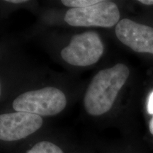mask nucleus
Returning <instances> with one entry per match:
<instances>
[{"label": "nucleus", "instance_id": "f257e3e1", "mask_svg": "<svg viewBox=\"0 0 153 153\" xmlns=\"http://www.w3.org/2000/svg\"><path fill=\"white\" fill-rule=\"evenodd\" d=\"M129 73L128 68L122 63L97 72L84 97V105L88 114L100 116L108 112L127 81Z\"/></svg>", "mask_w": 153, "mask_h": 153}, {"label": "nucleus", "instance_id": "f03ea898", "mask_svg": "<svg viewBox=\"0 0 153 153\" xmlns=\"http://www.w3.org/2000/svg\"><path fill=\"white\" fill-rule=\"evenodd\" d=\"M66 104V97L62 91L48 87L20 94L13 101V108L16 111L48 116L58 114Z\"/></svg>", "mask_w": 153, "mask_h": 153}, {"label": "nucleus", "instance_id": "7ed1b4c3", "mask_svg": "<svg viewBox=\"0 0 153 153\" xmlns=\"http://www.w3.org/2000/svg\"><path fill=\"white\" fill-rule=\"evenodd\" d=\"M119 19L120 11L116 4L106 0L85 8L70 9L65 16V21L76 27L111 28L117 25Z\"/></svg>", "mask_w": 153, "mask_h": 153}, {"label": "nucleus", "instance_id": "20e7f679", "mask_svg": "<svg viewBox=\"0 0 153 153\" xmlns=\"http://www.w3.org/2000/svg\"><path fill=\"white\" fill-rule=\"evenodd\" d=\"M104 53V45L97 32L86 31L74 36L61 57L68 64L85 67L95 64Z\"/></svg>", "mask_w": 153, "mask_h": 153}, {"label": "nucleus", "instance_id": "39448f33", "mask_svg": "<svg viewBox=\"0 0 153 153\" xmlns=\"http://www.w3.org/2000/svg\"><path fill=\"white\" fill-rule=\"evenodd\" d=\"M43 125L40 116L27 112L16 111L0 116V139L16 141L24 139L37 131Z\"/></svg>", "mask_w": 153, "mask_h": 153}, {"label": "nucleus", "instance_id": "423d86ee", "mask_svg": "<svg viewBox=\"0 0 153 153\" xmlns=\"http://www.w3.org/2000/svg\"><path fill=\"white\" fill-rule=\"evenodd\" d=\"M118 39L133 51L153 55V28L123 19L116 26Z\"/></svg>", "mask_w": 153, "mask_h": 153}, {"label": "nucleus", "instance_id": "0eeeda50", "mask_svg": "<svg viewBox=\"0 0 153 153\" xmlns=\"http://www.w3.org/2000/svg\"><path fill=\"white\" fill-rule=\"evenodd\" d=\"M26 153H64V152L54 143L41 141L36 144Z\"/></svg>", "mask_w": 153, "mask_h": 153}, {"label": "nucleus", "instance_id": "6e6552de", "mask_svg": "<svg viewBox=\"0 0 153 153\" xmlns=\"http://www.w3.org/2000/svg\"><path fill=\"white\" fill-rule=\"evenodd\" d=\"M99 1V0H62L61 2L63 5L72 8H85L94 5Z\"/></svg>", "mask_w": 153, "mask_h": 153}, {"label": "nucleus", "instance_id": "1a4fd4ad", "mask_svg": "<svg viewBox=\"0 0 153 153\" xmlns=\"http://www.w3.org/2000/svg\"><path fill=\"white\" fill-rule=\"evenodd\" d=\"M148 111L150 114H153V91L150 94V97H149V100L148 103ZM149 128L152 135H153V117L150 120V124H149Z\"/></svg>", "mask_w": 153, "mask_h": 153}, {"label": "nucleus", "instance_id": "9d476101", "mask_svg": "<svg viewBox=\"0 0 153 153\" xmlns=\"http://www.w3.org/2000/svg\"><path fill=\"white\" fill-rule=\"evenodd\" d=\"M140 3L145 5H153V0H140Z\"/></svg>", "mask_w": 153, "mask_h": 153}, {"label": "nucleus", "instance_id": "9b49d317", "mask_svg": "<svg viewBox=\"0 0 153 153\" xmlns=\"http://www.w3.org/2000/svg\"><path fill=\"white\" fill-rule=\"evenodd\" d=\"M7 2L9 3H13V4H22L27 2L26 0H7Z\"/></svg>", "mask_w": 153, "mask_h": 153}]
</instances>
